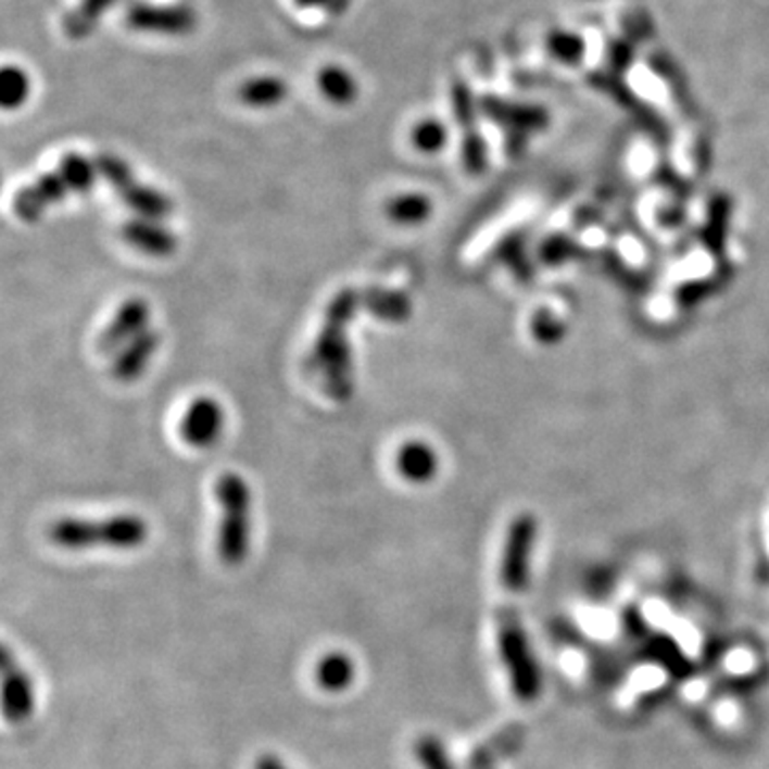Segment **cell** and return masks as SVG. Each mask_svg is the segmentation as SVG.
Masks as SVG:
<instances>
[{
  "label": "cell",
  "mask_w": 769,
  "mask_h": 769,
  "mask_svg": "<svg viewBox=\"0 0 769 769\" xmlns=\"http://www.w3.org/2000/svg\"><path fill=\"white\" fill-rule=\"evenodd\" d=\"M357 311H364L360 289H342L336 293L325 311L317 342L306 360L308 373L319 377L323 391L336 402L351 400L355 391L349 325Z\"/></svg>",
  "instance_id": "obj_1"
},
{
  "label": "cell",
  "mask_w": 769,
  "mask_h": 769,
  "mask_svg": "<svg viewBox=\"0 0 769 769\" xmlns=\"http://www.w3.org/2000/svg\"><path fill=\"white\" fill-rule=\"evenodd\" d=\"M99 172L94 161L77 152L64 154L56 172L41 176L35 185L24 187L13 197V214L24 223H37L46 210L68 194H86L94 187Z\"/></svg>",
  "instance_id": "obj_2"
},
{
  "label": "cell",
  "mask_w": 769,
  "mask_h": 769,
  "mask_svg": "<svg viewBox=\"0 0 769 769\" xmlns=\"http://www.w3.org/2000/svg\"><path fill=\"white\" fill-rule=\"evenodd\" d=\"M52 543L64 550H90L105 545L112 550H135L148 539V524L139 515H114L108 519L63 517L48 530Z\"/></svg>",
  "instance_id": "obj_3"
},
{
  "label": "cell",
  "mask_w": 769,
  "mask_h": 769,
  "mask_svg": "<svg viewBox=\"0 0 769 769\" xmlns=\"http://www.w3.org/2000/svg\"><path fill=\"white\" fill-rule=\"evenodd\" d=\"M216 501L223 509L216 550L225 565L238 567L251 552V488L238 472H225L216 481Z\"/></svg>",
  "instance_id": "obj_4"
},
{
  "label": "cell",
  "mask_w": 769,
  "mask_h": 769,
  "mask_svg": "<svg viewBox=\"0 0 769 769\" xmlns=\"http://www.w3.org/2000/svg\"><path fill=\"white\" fill-rule=\"evenodd\" d=\"M496 641L515 699L521 704H534L543 691V673L515 612H501Z\"/></svg>",
  "instance_id": "obj_5"
},
{
  "label": "cell",
  "mask_w": 769,
  "mask_h": 769,
  "mask_svg": "<svg viewBox=\"0 0 769 769\" xmlns=\"http://www.w3.org/2000/svg\"><path fill=\"white\" fill-rule=\"evenodd\" d=\"M94 165L99 176H103L114 187V191L118 192V197L141 218L161 220L174 212V201L165 192L137 182L123 159L114 154H99L94 159Z\"/></svg>",
  "instance_id": "obj_6"
},
{
  "label": "cell",
  "mask_w": 769,
  "mask_h": 769,
  "mask_svg": "<svg viewBox=\"0 0 769 769\" xmlns=\"http://www.w3.org/2000/svg\"><path fill=\"white\" fill-rule=\"evenodd\" d=\"M2 714L11 724L26 722L35 711V689L28 673L13 660L11 650L2 647Z\"/></svg>",
  "instance_id": "obj_7"
},
{
  "label": "cell",
  "mask_w": 769,
  "mask_h": 769,
  "mask_svg": "<svg viewBox=\"0 0 769 769\" xmlns=\"http://www.w3.org/2000/svg\"><path fill=\"white\" fill-rule=\"evenodd\" d=\"M225 428V408L214 398H197L180 421L182 439L197 449L212 447Z\"/></svg>",
  "instance_id": "obj_8"
},
{
  "label": "cell",
  "mask_w": 769,
  "mask_h": 769,
  "mask_svg": "<svg viewBox=\"0 0 769 769\" xmlns=\"http://www.w3.org/2000/svg\"><path fill=\"white\" fill-rule=\"evenodd\" d=\"M532 539H534V528L530 526L528 519H519L513 524L512 532L507 537L505 554H503V567H501L503 585L512 592H521L528 585Z\"/></svg>",
  "instance_id": "obj_9"
},
{
  "label": "cell",
  "mask_w": 769,
  "mask_h": 769,
  "mask_svg": "<svg viewBox=\"0 0 769 769\" xmlns=\"http://www.w3.org/2000/svg\"><path fill=\"white\" fill-rule=\"evenodd\" d=\"M127 24L143 33H165L185 35L194 28V11L187 7H159V4H135L127 13Z\"/></svg>",
  "instance_id": "obj_10"
},
{
  "label": "cell",
  "mask_w": 769,
  "mask_h": 769,
  "mask_svg": "<svg viewBox=\"0 0 769 769\" xmlns=\"http://www.w3.org/2000/svg\"><path fill=\"white\" fill-rule=\"evenodd\" d=\"M148 320H150V304L141 298H130L118 308L114 319L110 320V325L99 336L97 349L101 353L121 351L133 338L146 331Z\"/></svg>",
  "instance_id": "obj_11"
},
{
  "label": "cell",
  "mask_w": 769,
  "mask_h": 769,
  "mask_svg": "<svg viewBox=\"0 0 769 769\" xmlns=\"http://www.w3.org/2000/svg\"><path fill=\"white\" fill-rule=\"evenodd\" d=\"M125 242L152 256H169L178 249V236L152 218H130L121 229Z\"/></svg>",
  "instance_id": "obj_12"
},
{
  "label": "cell",
  "mask_w": 769,
  "mask_h": 769,
  "mask_svg": "<svg viewBox=\"0 0 769 769\" xmlns=\"http://www.w3.org/2000/svg\"><path fill=\"white\" fill-rule=\"evenodd\" d=\"M159 346H161V333L146 329L143 333H139L121 349L118 357L112 362V377L121 383L137 381L148 368Z\"/></svg>",
  "instance_id": "obj_13"
},
{
  "label": "cell",
  "mask_w": 769,
  "mask_h": 769,
  "mask_svg": "<svg viewBox=\"0 0 769 769\" xmlns=\"http://www.w3.org/2000/svg\"><path fill=\"white\" fill-rule=\"evenodd\" d=\"M479 112H483L494 123L513 128H539L547 123V114L541 108L509 103L492 94L479 99Z\"/></svg>",
  "instance_id": "obj_14"
},
{
  "label": "cell",
  "mask_w": 769,
  "mask_h": 769,
  "mask_svg": "<svg viewBox=\"0 0 769 769\" xmlns=\"http://www.w3.org/2000/svg\"><path fill=\"white\" fill-rule=\"evenodd\" d=\"M398 472L411 483H428L439 470L437 451L424 441L404 443L395 457Z\"/></svg>",
  "instance_id": "obj_15"
},
{
  "label": "cell",
  "mask_w": 769,
  "mask_h": 769,
  "mask_svg": "<svg viewBox=\"0 0 769 769\" xmlns=\"http://www.w3.org/2000/svg\"><path fill=\"white\" fill-rule=\"evenodd\" d=\"M355 663L349 654L344 652H329L320 656L317 667H315V682L320 691L338 695L351 689L355 682Z\"/></svg>",
  "instance_id": "obj_16"
},
{
  "label": "cell",
  "mask_w": 769,
  "mask_h": 769,
  "mask_svg": "<svg viewBox=\"0 0 769 769\" xmlns=\"http://www.w3.org/2000/svg\"><path fill=\"white\" fill-rule=\"evenodd\" d=\"M362 304L364 311H368L373 317L389 323H402L413 313L411 298L404 291H395V289H381V287L364 289Z\"/></svg>",
  "instance_id": "obj_17"
},
{
  "label": "cell",
  "mask_w": 769,
  "mask_h": 769,
  "mask_svg": "<svg viewBox=\"0 0 769 769\" xmlns=\"http://www.w3.org/2000/svg\"><path fill=\"white\" fill-rule=\"evenodd\" d=\"M287 94H289L287 81L282 77H274V75L247 79L238 90L240 101L247 108H255V110L276 108L287 99Z\"/></svg>",
  "instance_id": "obj_18"
},
{
  "label": "cell",
  "mask_w": 769,
  "mask_h": 769,
  "mask_svg": "<svg viewBox=\"0 0 769 769\" xmlns=\"http://www.w3.org/2000/svg\"><path fill=\"white\" fill-rule=\"evenodd\" d=\"M317 86L320 94L333 105H351L357 99L355 77L338 64H327L320 68Z\"/></svg>",
  "instance_id": "obj_19"
},
{
  "label": "cell",
  "mask_w": 769,
  "mask_h": 769,
  "mask_svg": "<svg viewBox=\"0 0 769 769\" xmlns=\"http://www.w3.org/2000/svg\"><path fill=\"white\" fill-rule=\"evenodd\" d=\"M384 214L398 225H421L432 214V201L421 192H404L387 201Z\"/></svg>",
  "instance_id": "obj_20"
},
{
  "label": "cell",
  "mask_w": 769,
  "mask_h": 769,
  "mask_svg": "<svg viewBox=\"0 0 769 769\" xmlns=\"http://www.w3.org/2000/svg\"><path fill=\"white\" fill-rule=\"evenodd\" d=\"M30 94V79L22 66L7 64L0 73V103L4 110H17Z\"/></svg>",
  "instance_id": "obj_21"
},
{
  "label": "cell",
  "mask_w": 769,
  "mask_h": 769,
  "mask_svg": "<svg viewBox=\"0 0 769 769\" xmlns=\"http://www.w3.org/2000/svg\"><path fill=\"white\" fill-rule=\"evenodd\" d=\"M545 50L550 52V56H554L558 63L576 64L583 61L585 56V41L571 33V30H550L547 37H545Z\"/></svg>",
  "instance_id": "obj_22"
},
{
  "label": "cell",
  "mask_w": 769,
  "mask_h": 769,
  "mask_svg": "<svg viewBox=\"0 0 769 769\" xmlns=\"http://www.w3.org/2000/svg\"><path fill=\"white\" fill-rule=\"evenodd\" d=\"M114 2L116 0H81V4L66 15L64 30L68 37H86L94 28L99 15H103Z\"/></svg>",
  "instance_id": "obj_23"
},
{
  "label": "cell",
  "mask_w": 769,
  "mask_h": 769,
  "mask_svg": "<svg viewBox=\"0 0 769 769\" xmlns=\"http://www.w3.org/2000/svg\"><path fill=\"white\" fill-rule=\"evenodd\" d=\"M451 110H453L455 123L459 125V128H464V133L475 128L479 105H477V99H475L470 86L462 77H455L451 81Z\"/></svg>",
  "instance_id": "obj_24"
},
{
  "label": "cell",
  "mask_w": 769,
  "mask_h": 769,
  "mask_svg": "<svg viewBox=\"0 0 769 769\" xmlns=\"http://www.w3.org/2000/svg\"><path fill=\"white\" fill-rule=\"evenodd\" d=\"M650 658L660 663L663 669L671 671L678 678H684L691 673V660L682 654V650L669 640V638H654L650 640Z\"/></svg>",
  "instance_id": "obj_25"
},
{
  "label": "cell",
  "mask_w": 769,
  "mask_h": 769,
  "mask_svg": "<svg viewBox=\"0 0 769 769\" xmlns=\"http://www.w3.org/2000/svg\"><path fill=\"white\" fill-rule=\"evenodd\" d=\"M650 64H652L654 73L671 88L673 97H676L682 105L691 103L689 88H686V77H684V73H682V68H680L678 64L673 63V61H671L667 54H663V52L652 54V56H650Z\"/></svg>",
  "instance_id": "obj_26"
},
{
  "label": "cell",
  "mask_w": 769,
  "mask_h": 769,
  "mask_svg": "<svg viewBox=\"0 0 769 769\" xmlns=\"http://www.w3.org/2000/svg\"><path fill=\"white\" fill-rule=\"evenodd\" d=\"M415 757L421 769H457L443 746V742L434 735H421L415 742Z\"/></svg>",
  "instance_id": "obj_27"
},
{
  "label": "cell",
  "mask_w": 769,
  "mask_h": 769,
  "mask_svg": "<svg viewBox=\"0 0 769 769\" xmlns=\"http://www.w3.org/2000/svg\"><path fill=\"white\" fill-rule=\"evenodd\" d=\"M449 130L437 118H428L413 128V146L421 152L434 154L447 146Z\"/></svg>",
  "instance_id": "obj_28"
},
{
  "label": "cell",
  "mask_w": 769,
  "mask_h": 769,
  "mask_svg": "<svg viewBox=\"0 0 769 769\" xmlns=\"http://www.w3.org/2000/svg\"><path fill=\"white\" fill-rule=\"evenodd\" d=\"M462 163L470 174H481L488 163V150L481 133L466 130L462 139Z\"/></svg>",
  "instance_id": "obj_29"
},
{
  "label": "cell",
  "mask_w": 769,
  "mask_h": 769,
  "mask_svg": "<svg viewBox=\"0 0 769 769\" xmlns=\"http://www.w3.org/2000/svg\"><path fill=\"white\" fill-rule=\"evenodd\" d=\"M635 59V46L625 39H614L607 43V66L612 73H622Z\"/></svg>",
  "instance_id": "obj_30"
},
{
  "label": "cell",
  "mask_w": 769,
  "mask_h": 769,
  "mask_svg": "<svg viewBox=\"0 0 769 769\" xmlns=\"http://www.w3.org/2000/svg\"><path fill=\"white\" fill-rule=\"evenodd\" d=\"M625 26H627V33H629V37L633 39H647V37H652L650 33H652V24H650V20L647 17H641V15H627L625 17Z\"/></svg>",
  "instance_id": "obj_31"
},
{
  "label": "cell",
  "mask_w": 769,
  "mask_h": 769,
  "mask_svg": "<svg viewBox=\"0 0 769 769\" xmlns=\"http://www.w3.org/2000/svg\"><path fill=\"white\" fill-rule=\"evenodd\" d=\"M302 9H327L329 13H342L349 9L351 0H293Z\"/></svg>",
  "instance_id": "obj_32"
},
{
  "label": "cell",
  "mask_w": 769,
  "mask_h": 769,
  "mask_svg": "<svg viewBox=\"0 0 769 769\" xmlns=\"http://www.w3.org/2000/svg\"><path fill=\"white\" fill-rule=\"evenodd\" d=\"M255 769H287V766L274 755H261L255 761Z\"/></svg>",
  "instance_id": "obj_33"
}]
</instances>
